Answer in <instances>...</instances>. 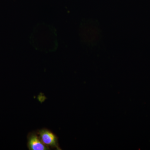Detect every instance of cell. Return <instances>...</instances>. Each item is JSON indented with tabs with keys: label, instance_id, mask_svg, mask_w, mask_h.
Instances as JSON below:
<instances>
[{
	"label": "cell",
	"instance_id": "6da1fadb",
	"mask_svg": "<svg viewBox=\"0 0 150 150\" xmlns=\"http://www.w3.org/2000/svg\"><path fill=\"white\" fill-rule=\"evenodd\" d=\"M42 142L49 149L62 150L59 146L57 136L49 129L43 128L36 131Z\"/></svg>",
	"mask_w": 150,
	"mask_h": 150
},
{
	"label": "cell",
	"instance_id": "7a4b0ae2",
	"mask_svg": "<svg viewBox=\"0 0 150 150\" xmlns=\"http://www.w3.org/2000/svg\"><path fill=\"white\" fill-rule=\"evenodd\" d=\"M27 146L30 150H48L50 149L43 144L35 131L30 132L27 136Z\"/></svg>",
	"mask_w": 150,
	"mask_h": 150
}]
</instances>
